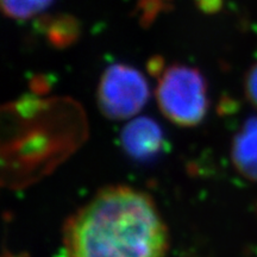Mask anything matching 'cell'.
Wrapping results in <instances>:
<instances>
[{
	"label": "cell",
	"mask_w": 257,
	"mask_h": 257,
	"mask_svg": "<svg viewBox=\"0 0 257 257\" xmlns=\"http://www.w3.org/2000/svg\"><path fill=\"white\" fill-rule=\"evenodd\" d=\"M68 257H166L169 233L155 201L128 186L98 192L64 229Z\"/></svg>",
	"instance_id": "obj_1"
},
{
	"label": "cell",
	"mask_w": 257,
	"mask_h": 257,
	"mask_svg": "<svg viewBox=\"0 0 257 257\" xmlns=\"http://www.w3.org/2000/svg\"><path fill=\"white\" fill-rule=\"evenodd\" d=\"M156 99L165 117L180 126L200 124L208 110L207 87L197 68L170 66L161 74Z\"/></svg>",
	"instance_id": "obj_2"
},
{
	"label": "cell",
	"mask_w": 257,
	"mask_h": 257,
	"mask_svg": "<svg viewBox=\"0 0 257 257\" xmlns=\"http://www.w3.org/2000/svg\"><path fill=\"white\" fill-rule=\"evenodd\" d=\"M149 99L144 76L126 64H112L102 74L96 91L101 113L114 120L130 119L138 114Z\"/></svg>",
	"instance_id": "obj_3"
},
{
	"label": "cell",
	"mask_w": 257,
	"mask_h": 257,
	"mask_svg": "<svg viewBox=\"0 0 257 257\" xmlns=\"http://www.w3.org/2000/svg\"><path fill=\"white\" fill-rule=\"evenodd\" d=\"M163 142L160 125L147 117L131 120L121 131V144L125 153L136 160L153 159L162 150Z\"/></svg>",
	"instance_id": "obj_4"
},
{
	"label": "cell",
	"mask_w": 257,
	"mask_h": 257,
	"mask_svg": "<svg viewBox=\"0 0 257 257\" xmlns=\"http://www.w3.org/2000/svg\"><path fill=\"white\" fill-rule=\"evenodd\" d=\"M231 159L239 174L257 181V117L246 120L234 136Z\"/></svg>",
	"instance_id": "obj_5"
},
{
	"label": "cell",
	"mask_w": 257,
	"mask_h": 257,
	"mask_svg": "<svg viewBox=\"0 0 257 257\" xmlns=\"http://www.w3.org/2000/svg\"><path fill=\"white\" fill-rule=\"evenodd\" d=\"M53 0H2L3 11L12 19H29L46 10Z\"/></svg>",
	"instance_id": "obj_6"
},
{
	"label": "cell",
	"mask_w": 257,
	"mask_h": 257,
	"mask_svg": "<svg viewBox=\"0 0 257 257\" xmlns=\"http://www.w3.org/2000/svg\"><path fill=\"white\" fill-rule=\"evenodd\" d=\"M245 92L250 102L257 107V64L249 70L245 80Z\"/></svg>",
	"instance_id": "obj_7"
}]
</instances>
